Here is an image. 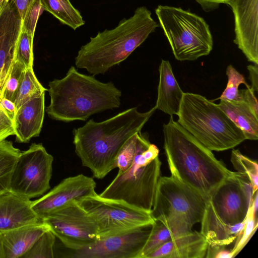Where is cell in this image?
<instances>
[{"label":"cell","mask_w":258,"mask_h":258,"mask_svg":"<svg viewBox=\"0 0 258 258\" xmlns=\"http://www.w3.org/2000/svg\"><path fill=\"white\" fill-rule=\"evenodd\" d=\"M155 13L176 59L192 61L210 54L213 40L201 17L181 8L159 5Z\"/></svg>","instance_id":"52a82bcc"},{"label":"cell","mask_w":258,"mask_h":258,"mask_svg":"<svg viewBox=\"0 0 258 258\" xmlns=\"http://www.w3.org/2000/svg\"><path fill=\"white\" fill-rule=\"evenodd\" d=\"M32 201L10 191L0 194V233L44 223L31 208Z\"/></svg>","instance_id":"ac0fdd59"},{"label":"cell","mask_w":258,"mask_h":258,"mask_svg":"<svg viewBox=\"0 0 258 258\" xmlns=\"http://www.w3.org/2000/svg\"><path fill=\"white\" fill-rule=\"evenodd\" d=\"M231 162L236 172L245 174L253 187V194L258 188V165L257 162L243 155L238 149H233Z\"/></svg>","instance_id":"83f0119b"},{"label":"cell","mask_w":258,"mask_h":258,"mask_svg":"<svg viewBox=\"0 0 258 258\" xmlns=\"http://www.w3.org/2000/svg\"><path fill=\"white\" fill-rule=\"evenodd\" d=\"M22 22L11 0L0 5V92L15 62Z\"/></svg>","instance_id":"2e32d148"},{"label":"cell","mask_w":258,"mask_h":258,"mask_svg":"<svg viewBox=\"0 0 258 258\" xmlns=\"http://www.w3.org/2000/svg\"><path fill=\"white\" fill-rule=\"evenodd\" d=\"M237 172L225 179L211 194L208 201L218 218L234 225L246 217L251 200L244 191Z\"/></svg>","instance_id":"5bb4252c"},{"label":"cell","mask_w":258,"mask_h":258,"mask_svg":"<svg viewBox=\"0 0 258 258\" xmlns=\"http://www.w3.org/2000/svg\"><path fill=\"white\" fill-rule=\"evenodd\" d=\"M21 153L12 142H0V194L10 191L12 173Z\"/></svg>","instance_id":"484cf974"},{"label":"cell","mask_w":258,"mask_h":258,"mask_svg":"<svg viewBox=\"0 0 258 258\" xmlns=\"http://www.w3.org/2000/svg\"><path fill=\"white\" fill-rule=\"evenodd\" d=\"M249 79L251 82L250 88L255 92L258 91V67L257 64L248 65Z\"/></svg>","instance_id":"f35d334b"},{"label":"cell","mask_w":258,"mask_h":258,"mask_svg":"<svg viewBox=\"0 0 258 258\" xmlns=\"http://www.w3.org/2000/svg\"><path fill=\"white\" fill-rule=\"evenodd\" d=\"M207 12L217 9L221 4L228 5L230 0H196Z\"/></svg>","instance_id":"74e56055"},{"label":"cell","mask_w":258,"mask_h":258,"mask_svg":"<svg viewBox=\"0 0 258 258\" xmlns=\"http://www.w3.org/2000/svg\"><path fill=\"white\" fill-rule=\"evenodd\" d=\"M246 220V217L239 223L234 225L225 224L218 218L207 200L201 221L200 233L204 236L208 245L225 246L232 243L241 234Z\"/></svg>","instance_id":"44dd1931"},{"label":"cell","mask_w":258,"mask_h":258,"mask_svg":"<svg viewBox=\"0 0 258 258\" xmlns=\"http://www.w3.org/2000/svg\"><path fill=\"white\" fill-rule=\"evenodd\" d=\"M55 236L46 230L24 254L22 258H53Z\"/></svg>","instance_id":"f1b7e54d"},{"label":"cell","mask_w":258,"mask_h":258,"mask_svg":"<svg viewBox=\"0 0 258 258\" xmlns=\"http://www.w3.org/2000/svg\"><path fill=\"white\" fill-rule=\"evenodd\" d=\"M6 0H0V5Z\"/></svg>","instance_id":"7bdbcfd3"},{"label":"cell","mask_w":258,"mask_h":258,"mask_svg":"<svg viewBox=\"0 0 258 258\" xmlns=\"http://www.w3.org/2000/svg\"><path fill=\"white\" fill-rule=\"evenodd\" d=\"M76 201L96 223L98 238L124 232L155 222L151 212L122 201L102 198L98 194Z\"/></svg>","instance_id":"9c48e42d"},{"label":"cell","mask_w":258,"mask_h":258,"mask_svg":"<svg viewBox=\"0 0 258 258\" xmlns=\"http://www.w3.org/2000/svg\"><path fill=\"white\" fill-rule=\"evenodd\" d=\"M164 149L171 176L206 199L234 172L170 116L163 124Z\"/></svg>","instance_id":"7a4b0ae2"},{"label":"cell","mask_w":258,"mask_h":258,"mask_svg":"<svg viewBox=\"0 0 258 258\" xmlns=\"http://www.w3.org/2000/svg\"><path fill=\"white\" fill-rule=\"evenodd\" d=\"M49 229L45 223L28 225L1 233L3 258H22Z\"/></svg>","instance_id":"603a6c76"},{"label":"cell","mask_w":258,"mask_h":258,"mask_svg":"<svg viewBox=\"0 0 258 258\" xmlns=\"http://www.w3.org/2000/svg\"><path fill=\"white\" fill-rule=\"evenodd\" d=\"M146 7L138 8L134 15L115 28L99 32L83 45L75 58L77 68L95 76L104 74L126 59L159 26Z\"/></svg>","instance_id":"277c9868"},{"label":"cell","mask_w":258,"mask_h":258,"mask_svg":"<svg viewBox=\"0 0 258 258\" xmlns=\"http://www.w3.org/2000/svg\"><path fill=\"white\" fill-rule=\"evenodd\" d=\"M177 122L211 151L233 149L246 140L217 104L201 95L184 93Z\"/></svg>","instance_id":"8992f818"},{"label":"cell","mask_w":258,"mask_h":258,"mask_svg":"<svg viewBox=\"0 0 258 258\" xmlns=\"http://www.w3.org/2000/svg\"><path fill=\"white\" fill-rule=\"evenodd\" d=\"M207 247L200 232L192 230L164 243L146 258H203Z\"/></svg>","instance_id":"ffe728a7"},{"label":"cell","mask_w":258,"mask_h":258,"mask_svg":"<svg viewBox=\"0 0 258 258\" xmlns=\"http://www.w3.org/2000/svg\"><path fill=\"white\" fill-rule=\"evenodd\" d=\"M3 242H2V235L1 233H0V258H3Z\"/></svg>","instance_id":"b9f144b4"},{"label":"cell","mask_w":258,"mask_h":258,"mask_svg":"<svg viewBox=\"0 0 258 258\" xmlns=\"http://www.w3.org/2000/svg\"><path fill=\"white\" fill-rule=\"evenodd\" d=\"M44 88L37 79L33 67L26 69L13 102L17 110L25 102L45 93Z\"/></svg>","instance_id":"4316f807"},{"label":"cell","mask_w":258,"mask_h":258,"mask_svg":"<svg viewBox=\"0 0 258 258\" xmlns=\"http://www.w3.org/2000/svg\"><path fill=\"white\" fill-rule=\"evenodd\" d=\"M192 228L186 223L174 219L155 221L139 258H146L164 243L192 231Z\"/></svg>","instance_id":"cb8c5ba5"},{"label":"cell","mask_w":258,"mask_h":258,"mask_svg":"<svg viewBox=\"0 0 258 258\" xmlns=\"http://www.w3.org/2000/svg\"><path fill=\"white\" fill-rule=\"evenodd\" d=\"M136 135V152L132 166L124 173L117 174L99 195L106 199L122 201L151 212L161 176L159 150L150 143L146 133L140 131Z\"/></svg>","instance_id":"5b68a950"},{"label":"cell","mask_w":258,"mask_h":258,"mask_svg":"<svg viewBox=\"0 0 258 258\" xmlns=\"http://www.w3.org/2000/svg\"><path fill=\"white\" fill-rule=\"evenodd\" d=\"M45 112V93L23 104L17 110L14 120L16 141L28 143L39 136Z\"/></svg>","instance_id":"d6986e66"},{"label":"cell","mask_w":258,"mask_h":258,"mask_svg":"<svg viewBox=\"0 0 258 258\" xmlns=\"http://www.w3.org/2000/svg\"><path fill=\"white\" fill-rule=\"evenodd\" d=\"M25 69L22 63L15 61L1 90L0 98H6L13 101Z\"/></svg>","instance_id":"4dcf8cb0"},{"label":"cell","mask_w":258,"mask_h":258,"mask_svg":"<svg viewBox=\"0 0 258 258\" xmlns=\"http://www.w3.org/2000/svg\"><path fill=\"white\" fill-rule=\"evenodd\" d=\"M53 157L41 143L32 144L21 152L11 179L10 191L28 199L50 188Z\"/></svg>","instance_id":"30bf717a"},{"label":"cell","mask_w":258,"mask_h":258,"mask_svg":"<svg viewBox=\"0 0 258 258\" xmlns=\"http://www.w3.org/2000/svg\"><path fill=\"white\" fill-rule=\"evenodd\" d=\"M235 23L233 41L247 60L258 64V0H230Z\"/></svg>","instance_id":"9a60e30c"},{"label":"cell","mask_w":258,"mask_h":258,"mask_svg":"<svg viewBox=\"0 0 258 258\" xmlns=\"http://www.w3.org/2000/svg\"><path fill=\"white\" fill-rule=\"evenodd\" d=\"M48 86L50 102L46 111L56 120L86 121L94 114L120 105L121 92L113 83L100 82L74 66L64 77L50 81Z\"/></svg>","instance_id":"3957f363"},{"label":"cell","mask_w":258,"mask_h":258,"mask_svg":"<svg viewBox=\"0 0 258 258\" xmlns=\"http://www.w3.org/2000/svg\"><path fill=\"white\" fill-rule=\"evenodd\" d=\"M33 38L22 29L15 51V61L22 63L26 69L33 66Z\"/></svg>","instance_id":"1f68e13d"},{"label":"cell","mask_w":258,"mask_h":258,"mask_svg":"<svg viewBox=\"0 0 258 258\" xmlns=\"http://www.w3.org/2000/svg\"><path fill=\"white\" fill-rule=\"evenodd\" d=\"M159 72V81L155 107L170 116L177 115L184 92L176 81L168 60L162 59Z\"/></svg>","instance_id":"7402d4cb"},{"label":"cell","mask_w":258,"mask_h":258,"mask_svg":"<svg viewBox=\"0 0 258 258\" xmlns=\"http://www.w3.org/2000/svg\"><path fill=\"white\" fill-rule=\"evenodd\" d=\"M207 200L172 176H160L151 215L154 221L174 219L192 227L201 222Z\"/></svg>","instance_id":"ba28073f"},{"label":"cell","mask_w":258,"mask_h":258,"mask_svg":"<svg viewBox=\"0 0 258 258\" xmlns=\"http://www.w3.org/2000/svg\"><path fill=\"white\" fill-rule=\"evenodd\" d=\"M40 2L44 10L73 30L85 24L80 13L73 7L70 0H40Z\"/></svg>","instance_id":"d4e9b609"},{"label":"cell","mask_w":258,"mask_h":258,"mask_svg":"<svg viewBox=\"0 0 258 258\" xmlns=\"http://www.w3.org/2000/svg\"><path fill=\"white\" fill-rule=\"evenodd\" d=\"M0 105L14 121L16 113V108L14 102L8 99L0 98Z\"/></svg>","instance_id":"ab89813d"},{"label":"cell","mask_w":258,"mask_h":258,"mask_svg":"<svg viewBox=\"0 0 258 258\" xmlns=\"http://www.w3.org/2000/svg\"><path fill=\"white\" fill-rule=\"evenodd\" d=\"M226 73L228 78L227 86L221 96L214 100L238 101L240 99L238 89L239 85L243 84L246 88H249L250 86L247 84L243 75L239 73L232 65L228 66Z\"/></svg>","instance_id":"f546056e"},{"label":"cell","mask_w":258,"mask_h":258,"mask_svg":"<svg viewBox=\"0 0 258 258\" xmlns=\"http://www.w3.org/2000/svg\"><path fill=\"white\" fill-rule=\"evenodd\" d=\"M153 224L98 238L68 256L72 258H139Z\"/></svg>","instance_id":"7c38bea8"},{"label":"cell","mask_w":258,"mask_h":258,"mask_svg":"<svg viewBox=\"0 0 258 258\" xmlns=\"http://www.w3.org/2000/svg\"><path fill=\"white\" fill-rule=\"evenodd\" d=\"M156 107L145 112L137 107L126 109L100 122L91 119L73 130L75 153L82 165L94 177L102 179L115 167L120 149L133 136L141 131Z\"/></svg>","instance_id":"6da1fadb"},{"label":"cell","mask_w":258,"mask_h":258,"mask_svg":"<svg viewBox=\"0 0 258 258\" xmlns=\"http://www.w3.org/2000/svg\"><path fill=\"white\" fill-rule=\"evenodd\" d=\"M12 135H15L13 121L0 105V142Z\"/></svg>","instance_id":"d590c367"},{"label":"cell","mask_w":258,"mask_h":258,"mask_svg":"<svg viewBox=\"0 0 258 258\" xmlns=\"http://www.w3.org/2000/svg\"><path fill=\"white\" fill-rule=\"evenodd\" d=\"M65 247L77 250L98 239V227L92 217L74 201L43 220Z\"/></svg>","instance_id":"8fae6325"},{"label":"cell","mask_w":258,"mask_h":258,"mask_svg":"<svg viewBox=\"0 0 258 258\" xmlns=\"http://www.w3.org/2000/svg\"><path fill=\"white\" fill-rule=\"evenodd\" d=\"M206 257L232 258L231 251L225 249V246L220 245H210L208 244Z\"/></svg>","instance_id":"8d00e7d4"},{"label":"cell","mask_w":258,"mask_h":258,"mask_svg":"<svg viewBox=\"0 0 258 258\" xmlns=\"http://www.w3.org/2000/svg\"><path fill=\"white\" fill-rule=\"evenodd\" d=\"M238 101L220 100L219 107L243 132L246 140L258 139V105L250 87L239 90Z\"/></svg>","instance_id":"e0dca14e"},{"label":"cell","mask_w":258,"mask_h":258,"mask_svg":"<svg viewBox=\"0 0 258 258\" xmlns=\"http://www.w3.org/2000/svg\"><path fill=\"white\" fill-rule=\"evenodd\" d=\"M15 6L21 19L23 20L27 8L30 0H11Z\"/></svg>","instance_id":"60d3db41"},{"label":"cell","mask_w":258,"mask_h":258,"mask_svg":"<svg viewBox=\"0 0 258 258\" xmlns=\"http://www.w3.org/2000/svg\"><path fill=\"white\" fill-rule=\"evenodd\" d=\"M96 186L92 177L82 174L66 178L43 196L32 201L31 208L43 220L72 202L97 195Z\"/></svg>","instance_id":"4fadbf2b"},{"label":"cell","mask_w":258,"mask_h":258,"mask_svg":"<svg viewBox=\"0 0 258 258\" xmlns=\"http://www.w3.org/2000/svg\"><path fill=\"white\" fill-rule=\"evenodd\" d=\"M43 10L40 0H30L23 20L22 29L33 38L38 19Z\"/></svg>","instance_id":"e575fe53"},{"label":"cell","mask_w":258,"mask_h":258,"mask_svg":"<svg viewBox=\"0 0 258 258\" xmlns=\"http://www.w3.org/2000/svg\"><path fill=\"white\" fill-rule=\"evenodd\" d=\"M137 134L131 137L123 145L115 159V167L118 168L117 174H121L132 166L136 152Z\"/></svg>","instance_id":"d6a6232c"},{"label":"cell","mask_w":258,"mask_h":258,"mask_svg":"<svg viewBox=\"0 0 258 258\" xmlns=\"http://www.w3.org/2000/svg\"><path fill=\"white\" fill-rule=\"evenodd\" d=\"M251 208L249 207L245 226L241 234L237 238L235 244L231 250L232 257L235 256L243 248L257 228V219Z\"/></svg>","instance_id":"836d02e7"}]
</instances>
